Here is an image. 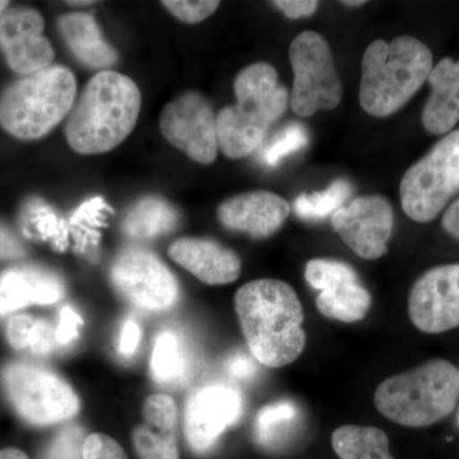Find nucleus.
Masks as SVG:
<instances>
[{
  "instance_id": "nucleus-23",
  "label": "nucleus",
  "mask_w": 459,
  "mask_h": 459,
  "mask_svg": "<svg viewBox=\"0 0 459 459\" xmlns=\"http://www.w3.org/2000/svg\"><path fill=\"white\" fill-rule=\"evenodd\" d=\"M370 305L369 291L358 282L325 290L316 298V307L323 316L343 323L364 319L369 312Z\"/></svg>"
},
{
  "instance_id": "nucleus-10",
  "label": "nucleus",
  "mask_w": 459,
  "mask_h": 459,
  "mask_svg": "<svg viewBox=\"0 0 459 459\" xmlns=\"http://www.w3.org/2000/svg\"><path fill=\"white\" fill-rule=\"evenodd\" d=\"M117 291L140 309L160 312L177 303V280L153 253L129 247L120 253L111 267Z\"/></svg>"
},
{
  "instance_id": "nucleus-45",
  "label": "nucleus",
  "mask_w": 459,
  "mask_h": 459,
  "mask_svg": "<svg viewBox=\"0 0 459 459\" xmlns=\"http://www.w3.org/2000/svg\"><path fill=\"white\" fill-rule=\"evenodd\" d=\"M8 2H0V13L7 8Z\"/></svg>"
},
{
  "instance_id": "nucleus-29",
  "label": "nucleus",
  "mask_w": 459,
  "mask_h": 459,
  "mask_svg": "<svg viewBox=\"0 0 459 459\" xmlns=\"http://www.w3.org/2000/svg\"><path fill=\"white\" fill-rule=\"evenodd\" d=\"M305 279L320 291L358 282V276L351 265L332 259H312L305 268Z\"/></svg>"
},
{
  "instance_id": "nucleus-36",
  "label": "nucleus",
  "mask_w": 459,
  "mask_h": 459,
  "mask_svg": "<svg viewBox=\"0 0 459 459\" xmlns=\"http://www.w3.org/2000/svg\"><path fill=\"white\" fill-rule=\"evenodd\" d=\"M141 337L142 331L137 320L126 319L124 322L122 332H120L119 342H117L120 355L126 359L132 358L140 346Z\"/></svg>"
},
{
  "instance_id": "nucleus-5",
  "label": "nucleus",
  "mask_w": 459,
  "mask_h": 459,
  "mask_svg": "<svg viewBox=\"0 0 459 459\" xmlns=\"http://www.w3.org/2000/svg\"><path fill=\"white\" fill-rule=\"evenodd\" d=\"M458 398V368L444 359H434L380 383L374 403L395 424L428 428L448 418Z\"/></svg>"
},
{
  "instance_id": "nucleus-17",
  "label": "nucleus",
  "mask_w": 459,
  "mask_h": 459,
  "mask_svg": "<svg viewBox=\"0 0 459 459\" xmlns=\"http://www.w3.org/2000/svg\"><path fill=\"white\" fill-rule=\"evenodd\" d=\"M169 255L207 285H228L240 276L237 253L211 238H181L169 247Z\"/></svg>"
},
{
  "instance_id": "nucleus-35",
  "label": "nucleus",
  "mask_w": 459,
  "mask_h": 459,
  "mask_svg": "<svg viewBox=\"0 0 459 459\" xmlns=\"http://www.w3.org/2000/svg\"><path fill=\"white\" fill-rule=\"evenodd\" d=\"M82 318L72 307H65L59 314V322L56 325L57 349H65L80 336Z\"/></svg>"
},
{
  "instance_id": "nucleus-6",
  "label": "nucleus",
  "mask_w": 459,
  "mask_h": 459,
  "mask_svg": "<svg viewBox=\"0 0 459 459\" xmlns=\"http://www.w3.org/2000/svg\"><path fill=\"white\" fill-rule=\"evenodd\" d=\"M77 82L65 65H50L9 84L0 95V126L20 140H39L74 108Z\"/></svg>"
},
{
  "instance_id": "nucleus-41",
  "label": "nucleus",
  "mask_w": 459,
  "mask_h": 459,
  "mask_svg": "<svg viewBox=\"0 0 459 459\" xmlns=\"http://www.w3.org/2000/svg\"><path fill=\"white\" fill-rule=\"evenodd\" d=\"M0 459H30L26 453L16 448L0 449Z\"/></svg>"
},
{
  "instance_id": "nucleus-37",
  "label": "nucleus",
  "mask_w": 459,
  "mask_h": 459,
  "mask_svg": "<svg viewBox=\"0 0 459 459\" xmlns=\"http://www.w3.org/2000/svg\"><path fill=\"white\" fill-rule=\"evenodd\" d=\"M277 8L281 9L286 17L296 18L312 16L318 9L319 2L316 0H277L273 2Z\"/></svg>"
},
{
  "instance_id": "nucleus-44",
  "label": "nucleus",
  "mask_w": 459,
  "mask_h": 459,
  "mask_svg": "<svg viewBox=\"0 0 459 459\" xmlns=\"http://www.w3.org/2000/svg\"><path fill=\"white\" fill-rule=\"evenodd\" d=\"M455 409H457V412H455V424H457V428L459 429V398L457 407H455Z\"/></svg>"
},
{
  "instance_id": "nucleus-7",
  "label": "nucleus",
  "mask_w": 459,
  "mask_h": 459,
  "mask_svg": "<svg viewBox=\"0 0 459 459\" xmlns=\"http://www.w3.org/2000/svg\"><path fill=\"white\" fill-rule=\"evenodd\" d=\"M458 190L459 129L437 142L403 175L400 186L402 208L413 221L430 222Z\"/></svg>"
},
{
  "instance_id": "nucleus-28",
  "label": "nucleus",
  "mask_w": 459,
  "mask_h": 459,
  "mask_svg": "<svg viewBox=\"0 0 459 459\" xmlns=\"http://www.w3.org/2000/svg\"><path fill=\"white\" fill-rule=\"evenodd\" d=\"M133 444L141 459H179L175 433L141 425L133 431Z\"/></svg>"
},
{
  "instance_id": "nucleus-15",
  "label": "nucleus",
  "mask_w": 459,
  "mask_h": 459,
  "mask_svg": "<svg viewBox=\"0 0 459 459\" xmlns=\"http://www.w3.org/2000/svg\"><path fill=\"white\" fill-rule=\"evenodd\" d=\"M44 26L35 9H13L0 17V48L12 71L30 75L51 65L54 50L42 36Z\"/></svg>"
},
{
  "instance_id": "nucleus-1",
  "label": "nucleus",
  "mask_w": 459,
  "mask_h": 459,
  "mask_svg": "<svg viewBox=\"0 0 459 459\" xmlns=\"http://www.w3.org/2000/svg\"><path fill=\"white\" fill-rule=\"evenodd\" d=\"M235 309L250 352L261 364L286 367L303 353V305L289 283L271 279L247 282L235 295Z\"/></svg>"
},
{
  "instance_id": "nucleus-8",
  "label": "nucleus",
  "mask_w": 459,
  "mask_h": 459,
  "mask_svg": "<svg viewBox=\"0 0 459 459\" xmlns=\"http://www.w3.org/2000/svg\"><path fill=\"white\" fill-rule=\"evenodd\" d=\"M2 383L13 409L30 424H56L74 418L80 411L74 388L47 368L11 362L2 371Z\"/></svg>"
},
{
  "instance_id": "nucleus-22",
  "label": "nucleus",
  "mask_w": 459,
  "mask_h": 459,
  "mask_svg": "<svg viewBox=\"0 0 459 459\" xmlns=\"http://www.w3.org/2000/svg\"><path fill=\"white\" fill-rule=\"evenodd\" d=\"M178 222L177 211L164 199H142L126 214L123 229L129 237L151 238L168 234Z\"/></svg>"
},
{
  "instance_id": "nucleus-34",
  "label": "nucleus",
  "mask_w": 459,
  "mask_h": 459,
  "mask_svg": "<svg viewBox=\"0 0 459 459\" xmlns=\"http://www.w3.org/2000/svg\"><path fill=\"white\" fill-rule=\"evenodd\" d=\"M83 459H129L113 437L105 434H91L83 444Z\"/></svg>"
},
{
  "instance_id": "nucleus-26",
  "label": "nucleus",
  "mask_w": 459,
  "mask_h": 459,
  "mask_svg": "<svg viewBox=\"0 0 459 459\" xmlns=\"http://www.w3.org/2000/svg\"><path fill=\"white\" fill-rule=\"evenodd\" d=\"M298 418V407L290 401H280L263 407L255 419L256 439L268 448L280 446L291 434Z\"/></svg>"
},
{
  "instance_id": "nucleus-13",
  "label": "nucleus",
  "mask_w": 459,
  "mask_h": 459,
  "mask_svg": "<svg viewBox=\"0 0 459 459\" xmlns=\"http://www.w3.org/2000/svg\"><path fill=\"white\" fill-rule=\"evenodd\" d=\"M243 395L231 385L202 386L190 395L184 413V431L192 451L212 449L226 429L243 415Z\"/></svg>"
},
{
  "instance_id": "nucleus-24",
  "label": "nucleus",
  "mask_w": 459,
  "mask_h": 459,
  "mask_svg": "<svg viewBox=\"0 0 459 459\" xmlns=\"http://www.w3.org/2000/svg\"><path fill=\"white\" fill-rule=\"evenodd\" d=\"M7 340L13 349L30 350L38 356L50 355L57 349L56 325L30 316H16L9 320Z\"/></svg>"
},
{
  "instance_id": "nucleus-43",
  "label": "nucleus",
  "mask_w": 459,
  "mask_h": 459,
  "mask_svg": "<svg viewBox=\"0 0 459 459\" xmlns=\"http://www.w3.org/2000/svg\"><path fill=\"white\" fill-rule=\"evenodd\" d=\"M343 4L351 5V7H356V5L365 4V2H343Z\"/></svg>"
},
{
  "instance_id": "nucleus-18",
  "label": "nucleus",
  "mask_w": 459,
  "mask_h": 459,
  "mask_svg": "<svg viewBox=\"0 0 459 459\" xmlns=\"http://www.w3.org/2000/svg\"><path fill=\"white\" fill-rule=\"evenodd\" d=\"M65 285L56 274L35 267H17L0 274V316L30 305L56 303Z\"/></svg>"
},
{
  "instance_id": "nucleus-11",
  "label": "nucleus",
  "mask_w": 459,
  "mask_h": 459,
  "mask_svg": "<svg viewBox=\"0 0 459 459\" xmlns=\"http://www.w3.org/2000/svg\"><path fill=\"white\" fill-rule=\"evenodd\" d=\"M160 129L172 146L193 161L212 164L219 150L217 124L210 102L198 92H186L166 105Z\"/></svg>"
},
{
  "instance_id": "nucleus-21",
  "label": "nucleus",
  "mask_w": 459,
  "mask_h": 459,
  "mask_svg": "<svg viewBox=\"0 0 459 459\" xmlns=\"http://www.w3.org/2000/svg\"><path fill=\"white\" fill-rule=\"evenodd\" d=\"M332 446L340 459H394L388 435L382 429L344 425L332 435Z\"/></svg>"
},
{
  "instance_id": "nucleus-3",
  "label": "nucleus",
  "mask_w": 459,
  "mask_h": 459,
  "mask_svg": "<svg viewBox=\"0 0 459 459\" xmlns=\"http://www.w3.org/2000/svg\"><path fill=\"white\" fill-rule=\"evenodd\" d=\"M433 68L428 45L412 36L371 42L362 57V108L377 117L397 113L427 82Z\"/></svg>"
},
{
  "instance_id": "nucleus-20",
  "label": "nucleus",
  "mask_w": 459,
  "mask_h": 459,
  "mask_svg": "<svg viewBox=\"0 0 459 459\" xmlns=\"http://www.w3.org/2000/svg\"><path fill=\"white\" fill-rule=\"evenodd\" d=\"M59 29L69 49L84 65L104 68L117 63V51L102 39L95 18L91 14H65L59 20Z\"/></svg>"
},
{
  "instance_id": "nucleus-33",
  "label": "nucleus",
  "mask_w": 459,
  "mask_h": 459,
  "mask_svg": "<svg viewBox=\"0 0 459 459\" xmlns=\"http://www.w3.org/2000/svg\"><path fill=\"white\" fill-rule=\"evenodd\" d=\"M162 5L171 12L178 20L186 23H199L212 16L220 2L213 0H165Z\"/></svg>"
},
{
  "instance_id": "nucleus-25",
  "label": "nucleus",
  "mask_w": 459,
  "mask_h": 459,
  "mask_svg": "<svg viewBox=\"0 0 459 459\" xmlns=\"http://www.w3.org/2000/svg\"><path fill=\"white\" fill-rule=\"evenodd\" d=\"M186 355L180 337L171 329L160 332L151 356V373L160 385L180 383L186 376Z\"/></svg>"
},
{
  "instance_id": "nucleus-19",
  "label": "nucleus",
  "mask_w": 459,
  "mask_h": 459,
  "mask_svg": "<svg viewBox=\"0 0 459 459\" xmlns=\"http://www.w3.org/2000/svg\"><path fill=\"white\" fill-rule=\"evenodd\" d=\"M428 80L431 95L422 111V124L431 134H444L459 122V62L444 57Z\"/></svg>"
},
{
  "instance_id": "nucleus-4",
  "label": "nucleus",
  "mask_w": 459,
  "mask_h": 459,
  "mask_svg": "<svg viewBox=\"0 0 459 459\" xmlns=\"http://www.w3.org/2000/svg\"><path fill=\"white\" fill-rule=\"evenodd\" d=\"M234 91L237 104L217 115V138L226 156L241 159L261 146L272 124L285 113L290 96L267 63L244 68L235 78Z\"/></svg>"
},
{
  "instance_id": "nucleus-27",
  "label": "nucleus",
  "mask_w": 459,
  "mask_h": 459,
  "mask_svg": "<svg viewBox=\"0 0 459 459\" xmlns=\"http://www.w3.org/2000/svg\"><path fill=\"white\" fill-rule=\"evenodd\" d=\"M351 195L352 186L349 181L336 180L323 192L301 195L295 201V213L307 221H320L329 214L336 213Z\"/></svg>"
},
{
  "instance_id": "nucleus-39",
  "label": "nucleus",
  "mask_w": 459,
  "mask_h": 459,
  "mask_svg": "<svg viewBox=\"0 0 459 459\" xmlns=\"http://www.w3.org/2000/svg\"><path fill=\"white\" fill-rule=\"evenodd\" d=\"M226 369L230 376L238 380H247L255 377L256 367L252 358L246 353H235L226 362Z\"/></svg>"
},
{
  "instance_id": "nucleus-12",
  "label": "nucleus",
  "mask_w": 459,
  "mask_h": 459,
  "mask_svg": "<svg viewBox=\"0 0 459 459\" xmlns=\"http://www.w3.org/2000/svg\"><path fill=\"white\" fill-rule=\"evenodd\" d=\"M409 316L424 333L459 327V263L437 265L416 281L410 292Z\"/></svg>"
},
{
  "instance_id": "nucleus-16",
  "label": "nucleus",
  "mask_w": 459,
  "mask_h": 459,
  "mask_svg": "<svg viewBox=\"0 0 459 459\" xmlns=\"http://www.w3.org/2000/svg\"><path fill=\"white\" fill-rule=\"evenodd\" d=\"M290 214L286 199L267 192L243 193L219 207V219L225 228L263 238L279 231Z\"/></svg>"
},
{
  "instance_id": "nucleus-40",
  "label": "nucleus",
  "mask_w": 459,
  "mask_h": 459,
  "mask_svg": "<svg viewBox=\"0 0 459 459\" xmlns=\"http://www.w3.org/2000/svg\"><path fill=\"white\" fill-rule=\"evenodd\" d=\"M442 225L449 235L459 240V199L453 202L449 205L448 210L446 211V213H444Z\"/></svg>"
},
{
  "instance_id": "nucleus-2",
  "label": "nucleus",
  "mask_w": 459,
  "mask_h": 459,
  "mask_svg": "<svg viewBox=\"0 0 459 459\" xmlns=\"http://www.w3.org/2000/svg\"><path fill=\"white\" fill-rule=\"evenodd\" d=\"M141 92L131 78L102 71L84 87L66 123L69 146L81 155H99L119 146L134 129Z\"/></svg>"
},
{
  "instance_id": "nucleus-38",
  "label": "nucleus",
  "mask_w": 459,
  "mask_h": 459,
  "mask_svg": "<svg viewBox=\"0 0 459 459\" xmlns=\"http://www.w3.org/2000/svg\"><path fill=\"white\" fill-rule=\"evenodd\" d=\"M25 255V247L16 235L0 223V259H18Z\"/></svg>"
},
{
  "instance_id": "nucleus-32",
  "label": "nucleus",
  "mask_w": 459,
  "mask_h": 459,
  "mask_svg": "<svg viewBox=\"0 0 459 459\" xmlns=\"http://www.w3.org/2000/svg\"><path fill=\"white\" fill-rule=\"evenodd\" d=\"M84 430L77 425L63 428L45 449L42 459H83Z\"/></svg>"
},
{
  "instance_id": "nucleus-42",
  "label": "nucleus",
  "mask_w": 459,
  "mask_h": 459,
  "mask_svg": "<svg viewBox=\"0 0 459 459\" xmlns=\"http://www.w3.org/2000/svg\"><path fill=\"white\" fill-rule=\"evenodd\" d=\"M68 4L71 5H84V4H93L92 0H87V2H68Z\"/></svg>"
},
{
  "instance_id": "nucleus-14",
  "label": "nucleus",
  "mask_w": 459,
  "mask_h": 459,
  "mask_svg": "<svg viewBox=\"0 0 459 459\" xmlns=\"http://www.w3.org/2000/svg\"><path fill=\"white\" fill-rule=\"evenodd\" d=\"M394 223V208L380 195L356 198L332 216V226L346 246L368 261L385 255Z\"/></svg>"
},
{
  "instance_id": "nucleus-9",
  "label": "nucleus",
  "mask_w": 459,
  "mask_h": 459,
  "mask_svg": "<svg viewBox=\"0 0 459 459\" xmlns=\"http://www.w3.org/2000/svg\"><path fill=\"white\" fill-rule=\"evenodd\" d=\"M290 62L294 71L290 104L299 117H312L319 110H332L342 99L333 56L319 33L301 32L290 47Z\"/></svg>"
},
{
  "instance_id": "nucleus-31",
  "label": "nucleus",
  "mask_w": 459,
  "mask_h": 459,
  "mask_svg": "<svg viewBox=\"0 0 459 459\" xmlns=\"http://www.w3.org/2000/svg\"><path fill=\"white\" fill-rule=\"evenodd\" d=\"M143 418L148 427L164 433H174L178 419L177 404L169 395H150L144 401Z\"/></svg>"
},
{
  "instance_id": "nucleus-30",
  "label": "nucleus",
  "mask_w": 459,
  "mask_h": 459,
  "mask_svg": "<svg viewBox=\"0 0 459 459\" xmlns=\"http://www.w3.org/2000/svg\"><path fill=\"white\" fill-rule=\"evenodd\" d=\"M307 144V132L304 126L292 123L283 128L268 144L267 150L263 152L265 164L276 166L283 157L301 150Z\"/></svg>"
}]
</instances>
